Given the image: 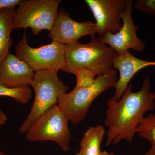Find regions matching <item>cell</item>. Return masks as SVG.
Listing matches in <instances>:
<instances>
[{"label":"cell","instance_id":"277c9868","mask_svg":"<svg viewBox=\"0 0 155 155\" xmlns=\"http://www.w3.org/2000/svg\"><path fill=\"white\" fill-rule=\"evenodd\" d=\"M58 73L51 70L35 72L30 85L34 100L30 112L19 127L20 134H26L42 115L58 104L60 96L67 93L69 87L59 78Z\"/></svg>","mask_w":155,"mask_h":155},{"label":"cell","instance_id":"d6986e66","mask_svg":"<svg viewBox=\"0 0 155 155\" xmlns=\"http://www.w3.org/2000/svg\"><path fill=\"white\" fill-rule=\"evenodd\" d=\"M21 0H0V10L6 8H14L17 6Z\"/></svg>","mask_w":155,"mask_h":155},{"label":"cell","instance_id":"ba28073f","mask_svg":"<svg viewBox=\"0 0 155 155\" xmlns=\"http://www.w3.org/2000/svg\"><path fill=\"white\" fill-rule=\"evenodd\" d=\"M133 3L132 0H127V7L122 14V27L118 32H105L97 38L114 49L118 55L130 49L137 52H142L145 49V44L137 35L139 25L134 24L131 15Z\"/></svg>","mask_w":155,"mask_h":155},{"label":"cell","instance_id":"52a82bcc","mask_svg":"<svg viewBox=\"0 0 155 155\" xmlns=\"http://www.w3.org/2000/svg\"><path fill=\"white\" fill-rule=\"evenodd\" d=\"M15 50L16 55L34 72L41 70L58 72L66 66V45L52 41L49 44L32 48L28 44L25 31Z\"/></svg>","mask_w":155,"mask_h":155},{"label":"cell","instance_id":"5b68a950","mask_svg":"<svg viewBox=\"0 0 155 155\" xmlns=\"http://www.w3.org/2000/svg\"><path fill=\"white\" fill-rule=\"evenodd\" d=\"M61 0H21L14 11L13 30L29 28L34 36L50 31L58 16Z\"/></svg>","mask_w":155,"mask_h":155},{"label":"cell","instance_id":"7c38bea8","mask_svg":"<svg viewBox=\"0 0 155 155\" xmlns=\"http://www.w3.org/2000/svg\"><path fill=\"white\" fill-rule=\"evenodd\" d=\"M153 66H155V61L141 60L133 56L129 51L118 55L113 64V69L118 70L119 72V78L115 85L113 97L116 101H119L136 73L145 67Z\"/></svg>","mask_w":155,"mask_h":155},{"label":"cell","instance_id":"ffe728a7","mask_svg":"<svg viewBox=\"0 0 155 155\" xmlns=\"http://www.w3.org/2000/svg\"><path fill=\"white\" fill-rule=\"evenodd\" d=\"M8 120L7 115L0 109V127L5 125Z\"/></svg>","mask_w":155,"mask_h":155},{"label":"cell","instance_id":"6da1fadb","mask_svg":"<svg viewBox=\"0 0 155 155\" xmlns=\"http://www.w3.org/2000/svg\"><path fill=\"white\" fill-rule=\"evenodd\" d=\"M155 92L151 91L149 75L145 78L141 88L132 91L129 84L119 101L113 97L106 102L104 125L108 128L106 146L118 144L122 140L130 142L147 112L155 108Z\"/></svg>","mask_w":155,"mask_h":155},{"label":"cell","instance_id":"7402d4cb","mask_svg":"<svg viewBox=\"0 0 155 155\" xmlns=\"http://www.w3.org/2000/svg\"><path fill=\"white\" fill-rule=\"evenodd\" d=\"M98 155H115L114 153H108L106 151L101 152Z\"/></svg>","mask_w":155,"mask_h":155},{"label":"cell","instance_id":"4fadbf2b","mask_svg":"<svg viewBox=\"0 0 155 155\" xmlns=\"http://www.w3.org/2000/svg\"><path fill=\"white\" fill-rule=\"evenodd\" d=\"M104 127L98 125L88 127L81 141L79 155H98L101 152V145L106 134Z\"/></svg>","mask_w":155,"mask_h":155},{"label":"cell","instance_id":"7a4b0ae2","mask_svg":"<svg viewBox=\"0 0 155 155\" xmlns=\"http://www.w3.org/2000/svg\"><path fill=\"white\" fill-rule=\"evenodd\" d=\"M118 55L110 47L91 36L87 43L77 42L66 45V66L61 71L74 75L78 69H85L97 77L114 69L113 64Z\"/></svg>","mask_w":155,"mask_h":155},{"label":"cell","instance_id":"e0dca14e","mask_svg":"<svg viewBox=\"0 0 155 155\" xmlns=\"http://www.w3.org/2000/svg\"><path fill=\"white\" fill-rule=\"evenodd\" d=\"M74 75L76 77V84L75 87H84L91 85L94 82L97 76L88 69H78Z\"/></svg>","mask_w":155,"mask_h":155},{"label":"cell","instance_id":"8fae6325","mask_svg":"<svg viewBox=\"0 0 155 155\" xmlns=\"http://www.w3.org/2000/svg\"><path fill=\"white\" fill-rule=\"evenodd\" d=\"M34 73L24 61L9 53L0 65V84L11 88L30 85Z\"/></svg>","mask_w":155,"mask_h":155},{"label":"cell","instance_id":"44dd1931","mask_svg":"<svg viewBox=\"0 0 155 155\" xmlns=\"http://www.w3.org/2000/svg\"><path fill=\"white\" fill-rule=\"evenodd\" d=\"M144 155H155V148L152 147Z\"/></svg>","mask_w":155,"mask_h":155},{"label":"cell","instance_id":"9a60e30c","mask_svg":"<svg viewBox=\"0 0 155 155\" xmlns=\"http://www.w3.org/2000/svg\"><path fill=\"white\" fill-rule=\"evenodd\" d=\"M31 96L32 90L29 85L11 88L0 84V96L10 97L22 104H27L31 99Z\"/></svg>","mask_w":155,"mask_h":155},{"label":"cell","instance_id":"5bb4252c","mask_svg":"<svg viewBox=\"0 0 155 155\" xmlns=\"http://www.w3.org/2000/svg\"><path fill=\"white\" fill-rule=\"evenodd\" d=\"M15 8L0 10V65L9 54L13 45L11 38Z\"/></svg>","mask_w":155,"mask_h":155},{"label":"cell","instance_id":"ac0fdd59","mask_svg":"<svg viewBox=\"0 0 155 155\" xmlns=\"http://www.w3.org/2000/svg\"><path fill=\"white\" fill-rule=\"evenodd\" d=\"M132 8L155 17V0H137L133 3Z\"/></svg>","mask_w":155,"mask_h":155},{"label":"cell","instance_id":"3957f363","mask_svg":"<svg viewBox=\"0 0 155 155\" xmlns=\"http://www.w3.org/2000/svg\"><path fill=\"white\" fill-rule=\"evenodd\" d=\"M117 80V70L112 69L97 77L90 86L75 87L70 92L61 95L58 105L69 121L77 125L85 119L94 101L106 91L115 87Z\"/></svg>","mask_w":155,"mask_h":155},{"label":"cell","instance_id":"9c48e42d","mask_svg":"<svg viewBox=\"0 0 155 155\" xmlns=\"http://www.w3.org/2000/svg\"><path fill=\"white\" fill-rule=\"evenodd\" d=\"M96 34H97V30L95 22H76L65 9L61 8L58 10V16L48 35L52 41L69 45L78 42L82 37L93 36Z\"/></svg>","mask_w":155,"mask_h":155},{"label":"cell","instance_id":"cb8c5ba5","mask_svg":"<svg viewBox=\"0 0 155 155\" xmlns=\"http://www.w3.org/2000/svg\"><path fill=\"white\" fill-rule=\"evenodd\" d=\"M76 155H79V154H78V153L76 154Z\"/></svg>","mask_w":155,"mask_h":155},{"label":"cell","instance_id":"2e32d148","mask_svg":"<svg viewBox=\"0 0 155 155\" xmlns=\"http://www.w3.org/2000/svg\"><path fill=\"white\" fill-rule=\"evenodd\" d=\"M137 134L149 141L155 148V114L145 116L138 125Z\"/></svg>","mask_w":155,"mask_h":155},{"label":"cell","instance_id":"30bf717a","mask_svg":"<svg viewBox=\"0 0 155 155\" xmlns=\"http://www.w3.org/2000/svg\"><path fill=\"white\" fill-rule=\"evenodd\" d=\"M95 19L98 35L106 32L115 33L122 25V16L127 0H85Z\"/></svg>","mask_w":155,"mask_h":155},{"label":"cell","instance_id":"8992f818","mask_svg":"<svg viewBox=\"0 0 155 155\" xmlns=\"http://www.w3.org/2000/svg\"><path fill=\"white\" fill-rule=\"evenodd\" d=\"M68 119L59 106L55 105L42 115L25 134L31 142L51 141L55 143L63 150L70 149L71 134Z\"/></svg>","mask_w":155,"mask_h":155},{"label":"cell","instance_id":"603a6c76","mask_svg":"<svg viewBox=\"0 0 155 155\" xmlns=\"http://www.w3.org/2000/svg\"><path fill=\"white\" fill-rule=\"evenodd\" d=\"M0 155H8L6 154L5 153L2 152L0 150Z\"/></svg>","mask_w":155,"mask_h":155}]
</instances>
